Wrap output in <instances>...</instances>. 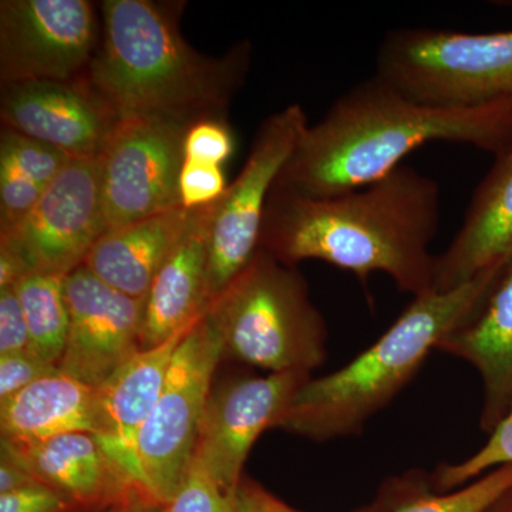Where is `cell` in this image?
<instances>
[{
  "mask_svg": "<svg viewBox=\"0 0 512 512\" xmlns=\"http://www.w3.org/2000/svg\"><path fill=\"white\" fill-rule=\"evenodd\" d=\"M494 158L456 237L437 255L436 291H450L512 262V146Z\"/></svg>",
  "mask_w": 512,
  "mask_h": 512,
  "instance_id": "obj_16",
  "label": "cell"
},
{
  "mask_svg": "<svg viewBox=\"0 0 512 512\" xmlns=\"http://www.w3.org/2000/svg\"><path fill=\"white\" fill-rule=\"evenodd\" d=\"M441 224L440 185L402 165L382 180L333 197L272 188L259 249L286 265L308 259L352 272L362 284L386 274L400 292L433 291Z\"/></svg>",
  "mask_w": 512,
  "mask_h": 512,
  "instance_id": "obj_1",
  "label": "cell"
},
{
  "mask_svg": "<svg viewBox=\"0 0 512 512\" xmlns=\"http://www.w3.org/2000/svg\"><path fill=\"white\" fill-rule=\"evenodd\" d=\"M40 484L22 464L2 453L0 458V494L12 493L29 485Z\"/></svg>",
  "mask_w": 512,
  "mask_h": 512,
  "instance_id": "obj_32",
  "label": "cell"
},
{
  "mask_svg": "<svg viewBox=\"0 0 512 512\" xmlns=\"http://www.w3.org/2000/svg\"><path fill=\"white\" fill-rule=\"evenodd\" d=\"M309 379L311 373L285 372L225 384L211 394L195 458L222 487H241L242 470L255 441L265 430L275 429L293 394Z\"/></svg>",
  "mask_w": 512,
  "mask_h": 512,
  "instance_id": "obj_14",
  "label": "cell"
},
{
  "mask_svg": "<svg viewBox=\"0 0 512 512\" xmlns=\"http://www.w3.org/2000/svg\"><path fill=\"white\" fill-rule=\"evenodd\" d=\"M218 201L191 210L184 231L151 284L144 301L141 349L156 348L190 328L207 311L208 259Z\"/></svg>",
  "mask_w": 512,
  "mask_h": 512,
  "instance_id": "obj_17",
  "label": "cell"
},
{
  "mask_svg": "<svg viewBox=\"0 0 512 512\" xmlns=\"http://www.w3.org/2000/svg\"><path fill=\"white\" fill-rule=\"evenodd\" d=\"M227 188L221 165L184 160L180 174V200L187 210L220 200Z\"/></svg>",
  "mask_w": 512,
  "mask_h": 512,
  "instance_id": "obj_28",
  "label": "cell"
},
{
  "mask_svg": "<svg viewBox=\"0 0 512 512\" xmlns=\"http://www.w3.org/2000/svg\"><path fill=\"white\" fill-rule=\"evenodd\" d=\"M375 74L430 106L512 101V30L393 29L377 47Z\"/></svg>",
  "mask_w": 512,
  "mask_h": 512,
  "instance_id": "obj_6",
  "label": "cell"
},
{
  "mask_svg": "<svg viewBox=\"0 0 512 512\" xmlns=\"http://www.w3.org/2000/svg\"><path fill=\"white\" fill-rule=\"evenodd\" d=\"M0 120L2 127L80 160L99 158L121 121L86 76L2 84Z\"/></svg>",
  "mask_w": 512,
  "mask_h": 512,
  "instance_id": "obj_13",
  "label": "cell"
},
{
  "mask_svg": "<svg viewBox=\"0 0 512 512\" xmlns=\"http://www.w3.org/2000/svg\"><path fill=\"white\" fill-rule=\"evenodd\" d=\"M430 143L463 144L500 156L512 146V101L430 106L373 74L306 127L275 185L306 197H333L382 180Z\"/></svg>",
  "mask_w": 512,
  "mask_h": 512,
  "instance_id": "obj_2",
  "label": "cell"
},
{
  "mask_svg": "<svg viewBox=\"0 0 512 512\" xmlns=\"http://www.w3.org/2000/svg\"><path fill=\"white\" fill-rule=\"evenodd\" d=\"M97 387L57 373L0 402L2 440L32 443L96 430Z\"/></svg>",
  "mask_w": 512,
  "mask_h": 512,
  "instance_id": "obj_21",
  "label": "cell"
},
{
  "mask_svg": "<svg viewBox=\"0 0 512 512\" xmlns=\"http://www.w3.org/2000/svg\"><path fill=\"white\" fill-rule=\"evenodd\" d=\"M2 453L83 512H104L146 493L92 433H66L32 443L2 440Z\"/></svg>",
  "mask_w": 512,
  "mask_h": 512,
  "instance_id": "obj_15",
  "label": "cell"
},
{
  "mask_svg": "<svg viewBox=\"0 0 512 512\" xmlns=\"http://www.w3.org/2000/svg\"><path fill=\"white\" fill-rule=\"evenodd\" d=\"M60 373L59 367L42 362L29 352L0 356V402L30 384Z\"/></svg>",
  "mask_w": 512,
  "mask_h": 512,
  "instance_id": "obj_29",
  "label": "cell"
},
{
  "mask_svg": "<svg viewBox=\"0 0 512 512\" xmlns=\"http://www.w3.org/2000/svg\"><path fill=\"white\" fill-rule=\"evenodd\" d=\"M29 333L15 286L0 289V356L28 352Z\"/></svg>",
  "mask_w": 512,
  "mask_h": 512,
  "instance_id": "obj_30",
  "label": "cell"
},
{
  "mask_svg": "<svg viewBox=\"0 0 512 512\" xmlns=\"http://www.w3.org/2000/svg\"><path fill=\"white\" fill-rule=\"evenodd\" d=\"M69 332L60 373L100 387L141 350L144 301L130 298L77 266L64 281Z\"/></svg>",
  "mask_w": 512,
  "mask_h": 512,
  "instance_id": "obj_12",
  "label": "cell"
},
{
  "mask_svg": "<svg viewBox=\"0 0 512 512\" xmlns=\"http://www.w3.org/2000/svg\"><path fill=\"white\" fill-rule=\"evenodd\" d=\"M234 146V137L225 121L205 119L188 127L184 158L221 165L231 157Z\"/></svg>",
  "mask_w": 512,
  "mask_h": 512,
  "instance_id": "obj_27",
  "label": "cell"
},
{
  "mask_svg": "<svg viewBox=\"0 0 512 512\" xmlns=\"http://www.w3.org/2000/svg\"><path fill=\"white\" fill-rule=\"evenodd\" d=\"M507 268L484 272L450 291L414 296L365 352L342 369L303 383L275 429L313 441L362 433L412 382L440 340L476 318Z\"/></svg>",
  "mask_w": 512,
  "mask_h": 512,
  "instance_id": "obj_4",
  "label": "cell"
},
{
  "mask_svg": "<svg viewBox=\"0 0 512 512\" xmlns=\"http://www.w3.org/2000/svg\"><path fill=\"white\" fill-rule=\"evenodd\" d=\"M512 490V466L495 468L473 483L439 493L430 474L412 471L390 478L375 503L357 512H485Z\"/></svg>",
  "mask_w": 512,
  "mask_h": 512,
  "instance_id": "obj_22",
  "label": "cell"
},
{
  "mask_svg": "<svg viewBox=\"0 0 512 512\" xmlns=\"http://www.w3.org/2000/svg\"><path fill=\"white\" fill-rule=\"evenodd\" d=\"M66 274L32 272L15 285L25 313L30 355L59 367L67 332L69 313L64 298Z\"/></svg>",
  "mask_w": 512,
  "mask_h": 512,
  "instance_id": "obj_23",
  "label": "cell"
},
{
  "mask_svg": "<svg viewBox=\"0 0 512 512\" xmlns=\"http://www.w3.org/2000/svg\"><path fill=\"white\" fill-rule=\"evenodd\" d=\"M101 22L87 0H2V84L66 82L86 76Z\"/></svg>",
  "mask_w": 512,
  "mask_h": 512,
  "instance_id": "obj_10",
  "label": "cell"
},
{
  "mask_svg": "<svg viewBox=\"0 0 512 512\" xmlns=\"http://www.w3.org/2000/svg\"><path fill=\"white\" fill-rule=\"evenodd\" d=\"M0 512H83L43 484L0 494Z\"/></svg>",
  "mask_w": 512,
  "mask_h": 512,
  "instance_id": "obj_31",
  "label": "cell"
},
{
  "mask_svg": "<svg viewBox=\"0 0 512 512\" xmlns=\"http://www.w3.org/2000/svg\"><path fill=\"white\" fill-rule=\"evenodd\" d=\"M104 512H167V507L146 493H138Z\"/></svg>",
  "mask_w": 512,
  "mask_h": 512,
  "instance_id": "obj_34",
  "label": "cell"
},
{
  "mask_svg": "<svg viewBox=\"0 0 512 512\" xmlns=\"http://www.w3.org/2000/svg\"><path fill=\"white\" fill-rule=\"evenodd\" d=\"M248 485L261 512H302L293 508L292 505L286 504L281 498L276 497L271 491L265 490L255 481L248 480Z\"/></svg>",
  "mask_w": 512,
  "mask_h": 512,
  "instance_id": "obj_33",
  "label": "cell"
},
{
  "mask_svg": "<svg viewBox=\"0 0 512 512\" xmlns=\"http://www.w3.org/2000/svg\"><path fill=\"white\" fill-rule=\"evenodd\" d=\"M485 512H512V490L504 494L500 500L495 501Z\"/></svg>",
  "mask_w": 512,
  "mask_h": 512,
  "instance_id": "obj_35",
  "label": "cell"
},
{
  "mask_svg": "<svg viewBox=\"0 0 512 512\" xmlns=\"http://www.w3.org/2000/svg\"><path fill=\"white\" fill-rule=\"evenodd\" d=\"M222 355L220 330L207 309L175 350L163 392L138 434V483L165 507L183 487L194 463L212 376Z\"/></svg>",
  "mask_w": 512,
  "mask_h": 512,
  "instance_id": "obj_7",
  "label": "cell"
},
{
  "mask_svg": "<svg viewBox=\"0 0 512 512\" xmlns=\"http://www.w3.org/2000/svg\"><path fill=\"white\" fill-rule=\"evenodd\" d=\"M188 127L163 117L120 121L99 157L107 231L183 207L180 174Z\"/></svg>",
  "mask_w": 512,
  "mask_h": 512,
  "instance_id": "obj_9",
  "label": "cell"
},
{
  "mask_svg": "<svg viewBox=\"0 0 512 512\" xmlns=\"http://www.w3.org/2000/svg\"><path fill=\"white\" fill-rule=\"evenodd\" d=\"M101 36L86 77L119 114L191 124L222 119L244 83L251 45L202 56L178 28L177 13L151 0H104Z\"/></svg>",
  "mask_w": 512,
  "mask_h": 512,
  "instance_id": "obj_3",
  "label": "cell"
},
{
  "mask_svg": "<svg viewBox=\"0 0 512 512\" xmlns=\"http://www.w3.org/2000/svg\"><path fill=\"white\" fill-rule=\"evenodd\" d=\"M224 355L269 373H312L328 357V326L295 266L259 249L208 306Z\"/></svg>",
  "mask_w": 512,
  "mask_h": 512,
  "instance_id": "obj_5",
  "label": "cell"
},
{
  "mask_svg": "<svg viewBox=\"0 0 512 512\" xmlns=\"http://www.w3.org/2000/svg\"><path fill=\"white\" fill-rule=\"evenodd\" d=\"M504 466H512V406L488 433L483 447L458 463L439 464L431 471L430 480L434 490L448 493Z\"/></svg>",
  "mask_w": 512,
  "mask_h": 512,
  "instance_id": "obj_24",
  "label": "cell"
},
{
  "mask_svg": "<svg viewBox=\"0 0 512 512\" xmlns=\"http://www.w3.org/2000/svg\"><path fill=\"white\" fill-rule=\"evenodd\" d=\"M192 325L156 348L138 350L106 383L97 387L94 436L137 483L138 434L163 392L175 350Z\"/></svg>",
  "mask_w": 512,
  "mask_h": 512,
  "instance_id": "obj_18",
  "label": "cell"
},
{
  "mask_svg": "<svg viewBox=\"0 0 512 512\" xmlns=\"http://www.w3.org/2000/svg\"><path fill=\"white\" fill-rule=\"evenodd\" d=\"M436 350L477 370L483 382L480 427L490 433L512 406V262L476 318L441 339Z\"/></svg>",
  "mask_w": 512,
  "mask_h": 512,
  "instance_id": "obj_19",
  "label": "cell"
},
{
  "mask_svg": "<svg viewBox=\"0 0 512 512\" xmlns=\"http://www.w3.org/2000/svg\"><path fill=\"white\" fill-rule=\"evenodd\" d=\"M167 512H261L247 478L235 490L222 487L198 458Z\"/></svg>",
  "mask_w": 512,
  "mask_h": 512,
  "instance_id": "obj_25",
  "label": "cell"
},
{
  "mask_svg": "<svg viewBox=\"0 0 512 512\" xmlns=\"http://www.w3.org/2000/svg\"><path fill=\"white\" fill-rule=\"evenodd\" d=\"M72 160L63 151L2 127L0 167L9 168L40 187L47 188Z\"/></svg>",
  "mask_w": 512,
  "mask_h": 512,
  "instance_id": "obj_26",
  "label": "cell"
},
{
  "mask_svg": "<svg viewBox=\"0 0 512 512\" xmlns=\"http://www.w3.org/2000/svg\"><path fill=\"white\" fill-rule=\"evenodd\" d=\"M308 126L305 110L299 104H289L266 117L256 130L241 173L228 185L215 211L208 259V306L259 251L269 194Z\"/></svg>",
  "mask_w": 512,
  "mask_h": 512,
  "instance_id": "obj_8",
  "label": "cell"
},
{
  "mask_svg": "<svg viewBox=\"0 0 512 512\" xmlns=\"http://www.w3.org/2000/svg\"><path fill=\"white\" fill-rule=\"evenodd\" d=\"M107 232L99 158H72L0 248L32 272L70 274Z\"/></svg>",
  "mask_w": 512,
  "mask_h": 512,
  "instance_id": "obj_11",
  "label": "cell"
},
{
  "mask_svg": "<svg viewBox=\"0 0 512 512\" xmlns=\"http://www.w3.org/2000/svg\"><path fill=\"white\" fill-rule=\"evenodd\" d=\"M190 212L178 207L109 229L94 244L83 265L116 291L146 301L150 286L184 231Z\"/></svg>",
  "mask_w": 512,
  "mask_h": 512,
  "instance_id": "obj_20",
  "label": "cell"
}]
</instances>
